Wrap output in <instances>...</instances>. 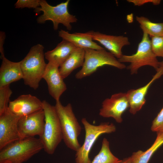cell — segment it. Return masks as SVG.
<instances>
[{"label":"cell","mask_w":163,"mask_h":163,"mask_svg":"<svg viewBox=\"0 0 163 163\" xmlns=\"http://www.w3.org/2000/svg\"><path fill=\"white\" fill-rule=\"evenodd\" d=\"M44 49L41 44L34 45L20 61L24 84L34 90L38 88L47 65L44 60Z\"/></svg>","instance_id":"obj_1"},{"label":"cell","mask_w":163,"mask_h":163,"mask_svg":"<svg viewBox=\"0 0 163 163\" xmlns=\"http://www.w3.org/2000/svg\"><path fill=\"white\" fill-rule=\"evenodd\" d=\"M42 149L43 145L39 138L19 139L0 150V163H23Z\"/></svg>","instance_id":"obj_2"},{"label":"cell","mask_w":163,"mask_h":163,"mask_svg":"<svg viewBox=\"0 0 163 163\" xmlns=\"http://www.w3.org/2000/svg\"><path fill=\"white\" fill-rule=\"evenodd\" d=\"M45 115L43 133L39 138L43 146L44 151L49 155L53 154L63 139L60 120L55 106L46 100L42 101Z\"/></svg>","instance_id":"obj_3"},{"label":"cell","mask_w":163,"mask_h":163,"mask_svg":"<svg viewBox=\"0 0 163 163\" xmlns=\"http://www.w3.org/2000/svg\"><path fill=\"white\" fill-rule=\"evenodd\" d=\"M55 107L60 121L63 140L68 148L76 152L81 146L78 138L82 128L73 112L72 105L68 103L64 106L59 101H56Z\"/></svg>","instance_id":"obj_4"},{"label":"cell","mask_w":163,"mask_h":163,"mask_svg":"<svg viewBox=\"0 0 163 163\" xmlns=\"http://www.w3.org/2000/svg\"><path fill=\"white\" fill-rule=\"evenodd\" d=\"M70 0L61 3L55 6L49 5L45 0H40V7L35 9L34 11L38 14L41 11L43 14L37 18L38 23H45L47 21H52L54 29H58L59 25L62 24L69 30H71L72 27L71 23L77 22L78 20L75 16L70 14L68 7Z\"/></svg>","instance_id":"obj_5"},{"label":"cell","mask_w":163,"mask_h":163,"mask_svg":"<svg viewBox=\"0 0 163 163\" xmlns=\"http://www.w3.org/2000/svg\"><path fill=\"white\" fill-rule=\"evenodd\" d=\"M85 60L82 69L75 75L77 79H81L91 75L99 67L105 65L111 66L120 69L126 66L120 62L110 52L103 49L96 50L85 49Z\"/></svg>","instance_id":"obj_6"},{"label":"cell","mask_w":163,"mask_h":163,"mask_svg":"<svg viewBox=\"0 0 163 163\" xmlns=\"http://www.w3.org/2000/svg\"><path fill=\"white\" fill-rule=\"evenodd\" d=\"M121 63L129 62L127 67L131 74H136L138 69L145 66L153 67L156 71L159 68V62L153 53L149 36L143 33L141 41L139 43L136 53L131 55H124L118 59Z\"/></svg>","instance_id":"obj_7"},{"label":"cell","mask_w":163,"mask_h":163,"mask_svg":"<svg viewBox=\"0 0 163 163\" xmlns=\"http://www.w3.org/2000/svg\"><path fill=\"white\" fill-rule=\"evenodd\" d=\"M81 122L85 131V141L83 145L76 152V163H91L89 155L94 143L101 135L114 132L116 128L112 123H102L98 125L90 123L86 118H83Z\"/></svg>","instance_id":"obj_8"},{"label":"cell","mask_w":163,"mask_h":163,"mask_svg":"<svg viewBox=\"0 0 163 163\" xmlns=\"http://www.w3.org/2000/svg\"><path fill=\"white\" fill-rule=\"evenodd\" d=\"M129 107L126 93H115L103 101L99 115L105 118H112L117 123H121L122 114Z\"/></svg>","instance_id":"obj_9"},{"label":"cell","mask_w":163,"mask_h":163,"mask_svg":"<svg viewBox=\"0 0 163 163\" xmlns=\"http://www.w3.org/2000/svg\"><path fill=\"white\" fill-rule=\"evenodd\" d=\"M21 117L9 108L0 115V150L8 144L21 139L18 122Z\"/></svg>","instance_id":"obj_10"},{"label":"cell","mask_w":163,"mask_h":163,"mask_svg":"<svg viewBox=\"0 0 163 163\" xmlns=\"http://www.w3.org/2000/svg\"><path fill=\"white\" fill-rule=\"evenodd\" d=\"M45 115L43 110L21 117L18 122V128L21 139L40 136L44 126Z\"/></svg>","instance_id":"obj_11"},{"label":"cell","mask_w":163,"mask_h":163,"mask_svg":"<svg viewBox=\"0 0 163 163\" xmlns=\"http://www.w3.org/2000/svg\"><path fill=\"white\" fill-rule=\"evenodd\" d=\"M11 111L21 117L43 110L42 101L30 94L20 95L8 104Z\"/></svg>","instance_id":"obj_12"},{"label":"cell","mask_w":163,"mask_h":163,"mask_svg":"<svg viewBox=\"0 0 163 163\" xmlns=\"http://www.w3.org/2000/svg\"><path fill=\"white\" fill-rule=\"evenodd\" d=\"M86 33L93 40L98 41L103 45L117 59H120L123 55V47L130 44L128 38L123 35H109L93 31Z\"/></svg>","instance_id":"obj_13"},{"label":"cell","mask_w":163,"mask_h":163,"mask_svg":"<svg viewBox=\"0 0 163 163\" xmlns=\"http://www.w3.org/2000/svg\"><path fill=\"white\" fill-rule=\"evenodd\" d=\"M59 68L48 62L43 76L47 84L50 94L56 101H60L61 96L67 89L64 79L59 73Z\"/></svg>","instance_id":"obj_14"},{"label":"cell","mask_w":163,"mask_h":163,"mask_svg":"<svg viewBox=\"0 0 163 163\" xmlns=\"http://www.w3.org/2000/svg\"><path fill=\"white\" fill-rule=\"evenodd\" d=\"M156 74L146 85L136 89H131L128 91L126 95L129 104V112L135 114L139 111L146 102L145 96L152 83L163 75V68H159Z\"/></svg>","instance_id":"obj_15"},{"label":"cell","mask_w":163,"mask_h":163,"mask_svg":"<svg viewBox=\"0 0 163 163\" xmlns=\"http://www.w3.org/2000/svg\"><path fill=\"white\" fill-rule=\"evenodd\" d=\"M0 68V88L23 79L20 62L11 61L5 57L2 59Z\"/></svg>","instance_id":"obj_16"},{"label":"cell","mask_w":163,"mask_h":163,"mask_svg":"<svg viewBox=\"0 0 163 163\" xmlns=\"http://www.w3.org/2000/svg\"><path fill=\"white\" fill-rule=\"evenodd\" d=\"M69 42L63 40L53 49L44 53L45 58L59 67L76 48Z\"/></svg>","instance_id":"obj_17"},{"label":"cell","mask_w":163,"mask_h":163,"mask_svg":"<svg viewBox=\"0 0 163 163\" xmlns=\"http://www.w3.org/2000/svg\"><path fill=\"white\" fill-rule=\"evenodd\" d=\"M58 34L62 40L69 42L77 48L96 50L104 48L94 42L91 37L86 32L71 34L67 31L61 30L59 31Z\"/></svg>","instance_id":"obj_18"},{"label":"cell","mask_w":163,"mask_h":163,"mask_svg":"<svg viewBox=\"0 0 163 163\" xmlns=\"http://www.w3.org/2000/svg\"><path fill=\"white\" fill-rule=\"evenodd\" d=\"M84 49L76 48L59 67V73L63 79L67 77L75 69L83 66L85 60Z\"/></svg>","instance_id":"obj_19"},{"label":"cell","mask_w":163,"mask_h":163,"mask_svg":"<svg viewBox=\"0 0 163 163\" xmlns=\"http://www.w3.org/2000/svg\"><path fill=\"white\" fill-rule=\"evenodd\" d=\"M157 133L155 140L149 148L144 152L139 150L133 153L132 163H148L153 154L163 144V132Z\"/></svg>","instance_id":"obj_20"},{"label":"cell","mask_w":163,"mask_h":163,"mask_svg":"<svg viewBox=\"0 0 163 163\" xmlns=\"http://www.w3.org/2000/svg\"><path fill=\"white\" fill-rule=\"evenodd\" d=\"M136 18L143 33L151 37L163 36V23H154L142 16H137Z\"/></svg>","instance_id":"obj_21"},{"label":"cell","mask_w":163,"mask_h":163,"mask_svg":"<svg viewBox=\"0 0 163 163\" xmlns=\"http://www.w3.org/2000/svg\"><path fill=\"white\" fill-rule=\"evenodd\" d=\"M111 152L109 142L106 138L102 140L101 148L91 163H117L121 161Z\"/></svg>","instance_id":"obj_22"},{"label":"cell","mask_w":163,"mask_h":163,"mask_svg":"<svg viewBox=\"0 0 163 163\" xmlns=\"http://www.w3.org/2000/svg\"><path fill=\"white\" fill-rule=\"evenodd\" d=\"M12 93L9 85L0 88V115L8 108L10 97Z\"/></svg>","instance_id":"obj_23"},{"label":"cell","mask_w":163,"mask_h":163,"mask_svg":"<svg viewBox=\"0 0 163 163\" xmlns=\"http://www.w3.org/2000/svg\"><path fill=\"white\" fill-rule=\"evenodd\" d=\"M151 42L152 51L155 56L163 57V36L151 37Z\"/></svg>","instance_id":"obj_24"},{"label":"cell","mask_w":163,"mask_h":163,"mask_svg":"<svg viewBox=\"0 0 163 163\" xmlns=\"http://www.w3.org/2000/svg\"><path fill=\"white\" fill-rule=\"evenodd\" d=\"M151 129L157 133L163 132V107L153 121Z\"/></svg>","instance_id":"obj_25"},{"label":"cell","mask_w":163,"mask_h":163,"mask_svg":"<svg viewBox=\"0 0 163 163\" xmlns=\"http://www.w3.org/2000/svg\"><path fill=\"white\" fill-rule=\"evenodd\" d=\"M40 0H18L14 4L15 8H25L34 9L40 7Z\"/></svg>","instance_id":"obj_26"},{"label":"cell","mask_w":163,"mask_h":163,"mask_svg":"<svg viewBox=\"0 0 163 163\" xmlns=\"http://www.w3.org/2000/svg\"><path fill=\"white\" fill-rule=\"evenodd\" d=\"M127 1L133 3L135 6H140L145 3H149L155 5H158L161 2L160 0H127Z\"/></svg>","instance_id":"obj_27"},{"label":"cell","mask_w":163,"mask_h":163,"mask_svg":"<svg viewBox=\"0 0 163 163\" xmlns=\"http://www.w3.org/2000/svg\"><path fill=\"white\" fill-rule=\"evenodd\" d=\"M6 37L5 33L2 31L0 32V53L1 59H2L5 57L4 55V44Z\"/></svg>","instance_id":"obj_28"},{"label":"cell","mask_w":163,"mask_h":163,"mask_svg":"<svg viewBox=\"0 0 163 163\" xmlns=\"http://www.w3.org/2000/svg\"><path fill=\"white\" fill-rule=\"evenodd\" d=\"M117 163H132L131 157L130 156L125 158Z\"/></svg>","instance_id":"obj_29"},{"label":"cell","mask_w":163,"mask_h":163,"mask_svg":"<svg viewBox=\"0 0 163 163\" xmlns=\"http://www.w3.org/2000/svg\"><path fill=\"white\" fill-rule=\"evenodd\" d=\"M163 67V60L159 62V67Z\"/></svg>","instance_id":"obj_30"}]
</instances>
